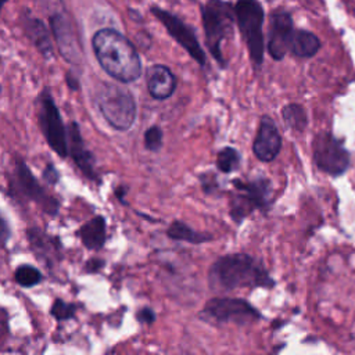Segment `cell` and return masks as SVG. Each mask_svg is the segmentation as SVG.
<instances>
[{
  "label": "cell",
  "instance_id": "obj_12",
  "mask_svg": "<svg viewBox=\"0 0 355 355\" xmlns=\"http://www.w3.org/2000/svg\"><path fill=\"white\" fill-rule=\"evenodd\" d=\"M293 32L294 29L290 14L279 11L272 15L268 33V51L273 60H282L290 50Z\"/></svg>",
  "mask_w": 355,
  "mask_h": 355
},
{
  "label": "cell",
  "instance_id": "obj_20",
  "mask_svg": "<svg viewBox=\"0 0 355 355\" xmlns=\"http://www.w3.org/2000/svg\"><path fill=\"white\" fill-rule=\"evenodd\" d=\"M28 237H29L32 247L35 248V251L37 254V258L40 257L44 261L51 262L53 257L57 255V250H58L57 244H51V237L44 236L43 232H40L37 229L29 230Z\"/></svg>",
  "mask_w": 355,
  "mask_h": 355
},
{
  "label": "cell",
  "instance_id": "obj_19",
  "mask_svg": "<svg viewBox=\"0 0 355 355\" xmlns=\"http://www.w3.org/2000/svg\"><path fill=\"white\" fill-rule=\"evenodd\" d=\"M320 49L318 36L308 31H294L290 42V50L297 57H312Z\"/></svg>",
  "mask_w": 355,
  "mask_h": 355
},
{
  "label": "cell",
  "instance_id": "obj_28",
  "mask_svg": "<svg viewBox=\"0 0 355 355\" xmlns=\"http://www.w3.org/2000/svg\"><path fill=\"white\" fill-rule=\"evenodd\" d=\"M8 234H10V230H8L7 222L4 220V218L0 214V245H3L7 241Z\"/></svg>",
  "mask_w": 355,
  "mask_h": 355
},
{
  "label": "cell",
  "instance_id": "obj_29",
  "mask_svg": "<svg viewBox=\"0 0 355 355\" xmlns=\"http://www.w3.org/2000/svg\"><path fill=\"white\" fill-rule=\"evenodd\" d=\"M44 178L50 183H55L58 180V173L53 165H47V168L44 171Z\"/></svg>",
  "mask_w": 355,
  "mask_h": 355
},
{
  "label": "cell",
  "instance_id": "obj_2",
  "mask_svg": "<svg viewBox=\"0 0 355 355\" xmlns=\"http://www.w3.org/2000/svg\"><path fill=\"white\" fill-rule=\"evenodd\" d=\"M93 50L101 68L119 82H133L141 73L140 57L129 39L114 29H100L94 33Z\"/></svg>",
  "mask_w": 355,
  "mask_h": 355
},
{
  "label": "cell",
  "instance_id": "obj_4",
  "mask_svg": "<svg viewBox=\"0 0 355 355\" xmlns=\"http://www.w3.org/2000/svg\"><path fill=\"white\" fill-rule=\"evenodd\" d=\"M202 25L207 39V46L214 55V58L225 67V60L222 54V42L232 32L233 24V10L232 7L220 0H209L201 7Z\"/></svg>",
  "mask_w": 355,
  "mask_h": 355
},
{
  "label": "cell",
  "instance_id": "obj_21",
  "mask_svg": "<svg viewBox=\"0 0 355 355\" xmlns=\"http://www.w3.org/2000/svg\"><path fill=\"white\" fill-rule=\"evenodd\" d=\"M282 116L287 128L295 130V132H302L306 125H308V115L306 111L304 110L302 105L300 104H287L282 110Z\"/></svg>",
  "mask_w": 355,
  "mask_h": 355
},
{
  "label": "cell",
  "instance_id": "obj_6",
  "mask_svg": "<svg viewBox=\"0 0 355 355\" xmlns=\"http://www.w3.org/2000/svg\"><path fill=\"white\" fill-rule=\"evenodd\" d=\"M234 14L254 65H261L265 53L263 10L261 4L257 0H239L234 6Z\"/></svg>",
  "mask_w": 355,
  "mask_h": 355
},
{
  "label": "cell",
  "instance_id": "obj_9",
  "mask_svg": "<svg viewBox=\"0 0 355 355\" xmlns=\"http://www.w3.org/2000/svg\"><path fill=\"white\" fill-rule=\"evenodd\" d=\"M312 157L318 169L330 176L343 175L349 165V153L343 140L329 132H320L315 136Z\"/></svg>",
  "mask_w": 355,
  "mask_h": 355
},
{
  "label": "cell",
  "instance_id": "obj_3",
  "mask_svg": "<svg viewBox=\"0 0 355 355\" xmlns=\"http://www.w3.org/2000/svg\"><path fill=\"white\" fill-rule=\"evenodd\" d=\"M96 103L105 121L118 130H128L136 118V103L130 92L126 89L105 83L97 94Z\"/></svg>",
  "mask_w": 355,
  "mask_h": 355
},
{
  "label": "cell",
  "instance_id": "obj_10",
  "mask_svg": "<svg viewBox=\"0 0 355 355\" xmlns=\"http://www.w3.org/2000/svg\"><path fill=\"white\" fill-rule=\"evenodd\" d=\"M39 125L49 143V146L62 158L68 155L67 130L62 125L60 112L53 101L49 90H44L40 96L39 110Z\"/></svg>",
  "mask_w": 355,
  "mask_h": 355
},
{
  "label": "cell",
  "instance_id": "obj_30",
  "mask_svg": "<svg viewBox=\"0 0 355 355\" xmlns=\"http://www.w3.org/2000/svg\"><path fill=\"white\" fill-rule=\"evenodd\" d=\"M6 1H7V0H0V10H1V7L4 6V3H6Z\"/></svg>",
  "mask_w": 355,
  "mask_h": 355
},
{
  "label": "cell",
  "instance_id": "obj_18",
  "mask_svg": "<svg viewBox=\"0 0 355 355\" xmlns=\"http://www.w3.org/2000/svg\"><path fill=\"white\" fill-rule=\"evenodd\" d=\"M82 243L90 250H98L105 241V220L103 216H96L83 225L79 230Z\"/></svg>",
  "mask_w": 355,
  "mask_h": 355
},
{
  "label": "cell",
  "instance_id": "obj_14",
  "mask_svg": "<svg viewBox=\"0 0 355 355\" xmlns=\"http://www.w3.org/2000/svg\"><path fill=\"white\" fill-rule=\"evenodd\" d=\"M280 148L282 137L277 130V126L270 116L263 115L261 118V123L252 144V151L259 161L270 162L279 155Z\"/></svg>",
  "mask_w": 355,
  "mask_h": 355
},
{
  "label": "cell",
  "instance_id": "obj_11",
  "mask_svg": "<svg viewBox=\"0 0 355 355\" xmlns=\"http://www.w3.org/2000/svg\"><path fill=\"white\" fill-rule=\"evenodd\" d=\"M153 12L154 15L164 24V26L166 28L168 33L200 64L204 65L205 64V54L204 50L201 49L194 32L182 21L179 19L176 15L161 10L158 7H153Z\"/></svg>",
  "mask_w": 355,
  "mask_h": 355
},
{
  "label": "cell",
  "instance_id": "obj_1",
  "mask_svg": "<svg viewBox=\"0 0 355 355\" xmlns=\"http://www.w3.org/2000/svg\"><path fill=\"white\" fill-rule=\"evenodd\" d=\"M209 287L215 291L236 288H272L276 282L265 265L248 254H227L218 258L208 272Z\"/></svg>",
  "mask_w": 355,
  "mask_h": 355
},
{
  "label": "cell",
  "instance_id": "obj_22",
  "mask_svg": "<svg viewBox=\"0 0 355 355\" xmlns=\"http://www.w3.org/2000/svg\"><path fill=\"white\" fill-rule=\"evenodd\" d=\"M168 236L171 239L180 240V241H187V243H193V244H198V243H204V241L211 240V236L196 232L183 222L172 223L168 229Z\"/></svg>",
  "mask_w": 355,
  "mask_h": 355
},
{
  "label": "cell",
  "instance_id": "obj_24",
  "mask_svg": "<svg viewBox=\"0 0 355 355\" xmlns=\"http://www.w3.org/2000/svg\"><path fill=\"white\" fill-rule=\"evenodd\" d=\"M40 272L31 265H21L15 270V280L22 287H32L40 282Z\"/></svg>",
  "mask_w": 355,
  "mask_h": 355
},
{
  "label": "cell",
  "instance_id": "obj_17",
  "mask_svg": "<svg viewBox=\"0 0 355 355\" xmlns=\"http://www.w3.org/2000/svg\"><path fill=\"white\" fill-rule=\"evenodd\" d=\"M25 28L28 32V36L35 43L37 50L46 57L50 58L53 55V49L50 43V35L44 24L32 15L25 17Z\"/></svg>",
  "mask_w": 355,
  "mask_h": 355
},
{
  "label": "cell",
  "instance_id": "obj_23",
  "mask_svg": "<svg viewBox=\"0 0 355 355\" xmlns=\"http://www.w3.org/2000/svg\"><path fill=\"white\" fill-rule=\"evenodd\" d=\"M241 157L239 151L233 147H223L216 157V166L225 173H230L240 166Z\"/></svg>",
  "mask_w": 355,
  "mask_h": 355
},
{
  "label": "cell",
  "instance_id": "obj_13",
  "mask_svg": "<svg viewBox=\"0 0 355 355\" xmlns=\"http://www.w3.org/2000/svg\"><path fill=\"white\" fill-rule=\"evenodd\" d=\"M15 182H17V186H18L19 191L25 197L37 202L49 214H55L57 212L58 202L53 197L46 194V191L42 189V186L39 184L36 178L32 175L29 168L21 159L17 161Z\"/></svg>",
  "mask_w": 355,
  "mask_h": 355
},
{
  "label": "cell",
  "instance_id": "obj_26",
  "mask_svg": "<svg viewBox=\"0 0 355 355\" xmlns=\"http://www.w3.org/2000/svg\"><path fill=\"white\" fill-rule=\"evenodd\" d=\"M75 306L72 304H67L62 300H57L51 306V315L58 320H65L73 316Z\"/></svg>",
  "mask_w": 355,
  "mask_h": 355
},
{
  "label": "cell",
  "instance_id": "obj_27",
  "mask_svg": "<svg viewBox=\"0 0 355 355\" xmlns=\"http://www.w3.org/2000/svg\"><path fill=\"white\" fill-rule=\"evenodd\" d=\"M137 319H139L140 322H143V323H151V322H154L155 315H154L153 309H150V308H143V309L139 312Z\"/></svg>",
  "mask_w": 355,
  "mask_h": 355
},
{
  "label": "cell",
  "instance_id": "obj_15",
  "mask_svg": "<svg viewBox=\"0 0 355 355\" xmlns=\"http://www.w3.org/2000/svg\"><path fill=\"white\" fill-rule=\"evenodd\" d=\"M147 87L157 100H165L175 92L176 78L165 65H153L147 69Z\"/></svg>",
  "mask_w": 355,
  "mask_h": 355
},
{
  "label": "cell",
  "instance_id": "obj_8",
  "mask_svg": "<svg viewBox=\"0 0 355 355\" xmlns=\"http://www.w3.org/2000/svg\"><path fill=\"white\" fill-rule=\"evenodd\" d=\"M43 8L49 12L50 26L58 44L61 55L71 64H79L82 60L79 40L72 28V22L62 7L61 0H42Z\"/></svg>",
  "mask_w": 355,
  "mask_h": 355
},
{
  "label": "cell",
  "instance_id": "obj_7",
  "mask_svg": "<svg viewBox=\"0 0 355 355\" xmlns=\"http://www.w3.org/2000/svg\"><path fill=\"white\" fill-rule=\"evenodd\" d=\"M237 194L230 202V215L240 223L255 209H266L270 204L272 183L268 178H255L252 180H233Z\"/></svg>",
  "mask_w": 355,
  "mask_h": 355
},
{
  "label": "cell",
  "instance_id": "obj_16",
  "mask_svg": "<svg viewBox=\"0 0 355 355\" xmlns=\"http://www.w3.org/2000/svg\"><path fill=\"white\" fill-rule=\"evenodd\" d=\"M69 140H71V154L75 161V164L80 168V171L90 179H96L94 172V158L92 153L86 148L85 141L80 136L78 125L73 122L68 128Z\"/></svg>",
  "mask_w": 355,
  "mask_h": 355
},
{
  "label": "cell",
  "instance_id": "obj_5",
  "mask_svg": "<svg viewBox=\"0 0 355 355\" xmlns=\"http://www.w3.org/2000/svg\"><path fill=\"white\" fill-rule=\"evenodd\" d=\"M198 316L214 326L227 323L244 326L262 318L259 311L243 298H212L204 305Z\"/></svg>",
  "mask_w": 355,
  "mask_h": 355
},
{
  "label": "cell",
  "instance_id": "obj_25",
  "mask_svg": "<svg viewBox=\"0 0 355 355\" xmlns=\"http://www.w3.org/2000/svg\"><path fill=\"white\" fill-rule=\"evenodd\" d=\"M144 144L147 150L157 151L162 146V130L158 126H151L144 133Z\"/></svg>",
  "mask_w": 355,
  "mask_h": 355
}]
</instances>
